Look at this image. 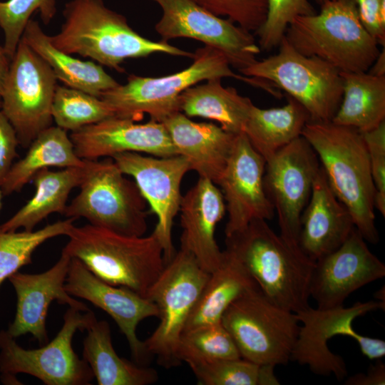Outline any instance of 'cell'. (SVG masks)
<instances>
[{
  "label": "cell",
  "mask_w": 385,
  "mask_h": 385,
  "mask_svg": "<svg viewBox=\"0 0 385 385\" xmlns=\"http://www.w3.org/2000/svg\"><path fill=\"white\" fill-rule=\"evenodd\" d=\"M162 16L155 26L161 41L192 38L220 51L230 66L240 70L255 63L261 48L250 32L229 19L215 16L193 0H148Z\"/></svg>",
  "instance_id": "15"
},
{
  "label": "cell",
  "mask_w": 385,
  "mask_h": 385,
  "mask_svg": "<svg viewBox=\"0 0 385 385\" xmlns=\"http://www.w3.org/2000/svg\"><path fill=\"white\" fill-rule=\"evenodd\" d=\"M379 301L357 302L349 307L343 305L319 309L309 307L295 313L302 325L292 349L290 361L306 365L317 375L333 374L338 380L347 375L343 358L334 354L327 345L334 336H347L358 344L361 353L369 359H381L385 355V342L357 333L353 322L359 317L377 309H384Z\"/></svg>",
  "instance_id": "11"
},
{
  "label": "cell",
  "mask_w": 385,
  "mask_h": 385,
  "mask_svg": "<svg viewBox=\"0 0 385 385\" xmlns=\"http://www.w3.org/2000/svg\"><path fill=\"white\" fill-rule=\"evenodd\" d=\"M366 242L354 227L338 248L315 261L309 294L317 308L343 305L352 292L385 276V265Z\"/></svg>",
  "instance_id": "18"
},
{
  "label": "cell",
  "mask_w": 385,
  "mask_h": 385,
  "mask_svg": "<svg viewBox=\"0 0 385 385\" xmlns=\"http://www.w3.org/2000/svg\"><path fill=\"white\" fill-rule=\"evenodd\" d=\"M193 62L178 72L160 77L130 75L127 82L104 92L101 98L114 115L133 120L147 113L150 120L163 123L179 112V97L189 87L212 78H232L242 81L272 96L277 93L270 82L235 73L227 59L218 50L208 46L197 48Z\"/></svg>",
  "instance_id": "5"
},
{
  "label": "cell",
  "mask_w": 385,
  "mask_h": 385,
  "mask_svg": "<svg viewBox=\"0 0 385 385\" xmlns=\"http://www.w3.org/2000/svg\"><path fill=\"white\" fill-rule=\"evenodd\" d=\"M163 123L177 154L187 160L190 170L216 184L227 165L236 135L212 123L195 122L180 111Z\"/></svg>",
  "instance_id": "24"
},
{
  "label": "cell",
  "mask_w": 385,
  "mask_h": 385,
  "mask_svg": "<svg viewBox=\"0 0 385 385\" xmlns=\"http://www.w3.org/2000/svg\"><path fill=\"white\" fill-rule=\"evenodd\" d=\"M284 37L300 53L319 58L340 72H367L380 52L354 0L327 1L319 14L295 18Z\"/></svg>",
  "instance_id": "6"
},
{
  "label": "cell",
  "mask_w": 385,
  "mask_h": 385,
  "mask_svg": "<svg viewBox=\"0 0 385 385\" xmlns=\"http://www.w3.org/2000/svg\"><path fill=\"white\" fill-rule=\"evenodd\" d=\"M67 236L62 252L78 260L103 282L143 297L166 265L163 248L153 233L125 235L87 224L74 225Z\"/></svg>",
  "instance_id": "4"
},
{
  "label": "cell",
  "mask_w": 385,
  "mask_h": 385,
  "mask_svg": "<svg viewBox=\"0 0 385 385\" xmlns=\"http://www.w3.org/2000/svg\"><path fill=\"white\" fill-rule=\"evenodd\" d=\"M18 145L16 131L0 111V185L14 164Z\"/></svg>",
  "instance_id": "42"
},
{
  "label": "cell",
  "mask_w": 385,
  "mask_h": 385,
  "mask_svg": "<svg viewBox=\"0 0 385 385\" xmlns=\"http://www.w3.org/2000/svg\"><path fill=\"white\" fill-rule=\"evenodd\" d=\"M0 107H1V102H0Z\"/></svg>",
  "instance_id": "49"
},
{
  "label": "cell",
  "mask_w": 385,
  "mask_h": 385,
  "mask_svg": "<svg viewBox=\"0 0 385 385\" xmlns=\"http://www.w3.org/2000/svg\"><path fill=\"white\" fill-rule=\"evenodd\" d=\"M86 160L80 191L63 215L83 217L91 225L122 235L143 236L150 212L135 183L126 178L111 158Z\"/></svg>",
  "instance_id": "7"
},
{
  "label": "cell",
  "mask_w": 385,
  "mask_h": 385,
  "mask_svg": "<svg viewBox=\"0 0 385 385\" xmlns=\"http://www.w3.org/2000/svg\"><path fill=\"white\" fill-rule=\"evenodd\" d=\"M10 61L4 48L0 46V95L4 79L9 71Z\"/></svg>",
  "instance_id": "45"
},
{
  "label": "cell",
  "mask_w": 385,
  "mask_h": 385,
  "mask_svg": "<svg viewBox=\"0 0 385 385\" xmlns=\"http://www.w3.org/2000/svg\"><path fill=\"white\" fill-rule=\"evenodd\" d=\"M85 167L64 168L54 171L48 168L40 170L31 180L35 187L32 197L1 224L0 229L16 231L23 228L32 231L51 214L63 215L69 194L81 184Z\"/></svg>",
  "instance_id": "27"
},
{
  "label": "cell",
  "mask_w": 385,
  "mask_h": 385,
  "mask_svg": "<svg viewBox=\"0 0 385 385\" xmlns=\"http://www.w3.org/2000/svg\"><path fill=\"white\" fill-rule=\"evenodd\" d=\"M360 21L366 30L384 46L385 0H354Z\"/></svg>",
  "instance_id": "41"
},
{
  "label": "cell",
  "mask_w": 385,
  "mask_h": 385,
  "mask_svg": "<svg viewBox=\"0 0 385 385\" xmlns=\"http://www.w3.org/2000/svg\"><path fill=\"white\" fill-rule=\"evenodd\" d=\"M202 385H262V365L243 358L188 364Z\"/></svg>",
  "instance_id": "37"
},
{
  "label": "cell",
  "mask_w": 385,
  "mask_h": 385,
  "mask_svg": "<svg viewBox=\"0 0 385 385\" xmlns=\"http://www.w3.org/2000/svg\"><path fill=\"white\" fill-rule=\"evenodd\" d=\"M380 359H376L375 364L369 366L366 374L358 373L347 378L344 384L384 385L385 365Z\"/></svg>",
  "instance_id": "43"
},
{
  "label": "cell",
  "mask_w": 385,
  "mask_h": 385,
  "mask_svg": "<svg viewBox=\"0 0 385 385\" xmlns=\"http://www.w3.org/2000/svg\"><path fill=\"white\" fill-rule=\"evenodd\" d=\"M179 211L183 229L180 249L191 254L205 271L212 272L223 256L215 236L217 225L226 212L220 189L212 180L199 177L182 195Z\"/></svg>",
  "instance_id": "22"
},
{
  "label": "cell",
  "mask_w": 385,
  "mask_h": 385,
  "mask_svg": "<svg viewBox=\"0 0 385 385\" xmlns=\"http://www.w3.org/2000/svg\"><path fill=\"white\" fill-rule=\"evenodd\" d=\"M64 287L72 297L86 300L110 315L125 335L135 362H148L150 355L136 329L143 319L158 317L153 302L128 288L103 282L76 258L71 259Z\"/></svg>",
  "instance_id": "19"
},
{
  "label": "cell",
  "mask_w": 385,
  "mask_h": 385,
  "mask_svg": "<svg viewBox=\"0 0 385 385\" xmlns=\"http://www.w3.org/2000/svg\"><path fill=\"white\" fill-rule=\"evenodd\" d=\"M302 136L317 153L331 188L349 211L356 230L366 242L376 244L375 188L361 133L332 121H309Z\"/></svg>",
  "instance_id": "3"
},
{
  "label": "cell",
  "mask_w": 385,
  "mask_h": 385,
  "mask_svg": "<svg viewBox=\"0 0 385 385\" xmlns=\"http://www.w3.org/2000/svg\"><path fill=\"white\" fill-rule=\"evenodd\" d=\"M365 142L375 188L374 206L385 216V121L376 128L361 133Z\"/></svg>",
  "instance_id": "40"
},
{
  "label": "cell",
  "mask_w": 385,
  "mask_h": 385,
  "mask_svg": "<svg viewBox=\"0 0 385 385\" xmlns=\"http://www.w3.org/2000/svg\"><path fill=\"white\" fill-rule=\"evenodd\" d=\"M217 16H225L247 31L256 33L267 14V0H193Z\"/></svg>",
  "instance_id": "39"
},
{
  "label": "cell",
  "mask_w": 385,
  "mask_h": 385,
  "mask_svg": "<svg viewBox=\"0 0 385 385\" xmlns=\"http://www.w3.org/2000/svg\"><path fill=\"white\" fill-rule=\"evenodd\" d=\"M69 136L76 153L83 160L112 158L125 152L178 155L163 123L153 120L136 123L113 115L71 132Z\"/></svg>",
  "instance_id": "21"
},
{
  "label": "cell",
  "mask_w": 385,
  "mask_h": 385,
  "mask_svg": "<svg viewBox=\"0 0 385 385\" xmlns=\"http://www.w3.org/2000/svg\"><path fill=\"white\" fill-rule=\"evenodd\" d=\"M279 46L276 54L257 60L240 72L284 91L305 108L309 121H332L343 96L341 72L319 58L300 53L284 36Z\"/></svg>",
  "instance_id": "8"
},
{
  "label": "cell",
  "mask_w": 385,
  "mask_h": 385,
  "mask_svg": "<svg viewBox=\"0 0 385 385\" xmlns=\"http://www.w3.org/2000/svg\"><path fill=\"white\" fill-rule=\"evenodd\" d=\"M71 259L61 252L56 263L45 272L29 274L18 271L9 277L17 299L16 314L7 329L14 338L30 334L40 345L46 344V321L53 301L81 312L90 310L65 289Z\"/></svg>",
  "instance_id": "20"
},
{
  "label": "cell",
  "mask_w": 385,
  "mask_h": 385,
  "mask_svg": "<svg viewBox=\"0 0 385 385\" xmlns=\"http://www.w3.org/2000/svg\"><path fill=\"white\" fill-rule=\"evenodd\" d=\"M89 310L68 307L63 324L55 338L43 346L27 349L21 346L7 330L0 331V372L2 381L10 382L17 374H26L46 385H89L93 374L72 346L76 332H83L94 319Z\"/></svg>",
  "instance_id": "10"
},
{
  "label": "cell",
  "mask_w": 385,
  "mask_h": 385,
  "mask_svg": "<svg viewBox=\"0 0 385 385\" xmlns=\"http://www.w3.org/2000/svg\"><path fill=\"white\" fill-rule=\"evenodd\" d=\"M341 75L343 96L332 122L364 133L385 121V76L368 72Z\"/></svg>",
  "instance_id": "32"
},
{
  "label": "cell",
  "mask_w": 385,
  "mask_h": 385,
  "mask_svg": "<svg viewBox=\"0 0 385 385\" xmlns=\"http://www.w3.org/2000/svg\"><path fill=\"white\" fill-rule=\"evenodd\" d=\"M119 169L132 177L149 205L150 213L157 217L152 233L159 241L165 264L175 254L172 240L175 217L179 212L182 180L190 170L187 160L180 155L169 157L145 156L135 152H125L111 158Z\"/></svg>",
  "instance_id": "16"
},
{
  "label": "cell",
  "mask_w": 385,
  "mask_h": 385,
  "mask_svg": "<svg viewBox=\"0 0 385 385\" xmlns=\"http://www.w3.org/2000/svg\"><path fill=\"white\" fill-rule=\"evenodd\" d=\"M59 31L49 36L58 49L78 54L101 66L122 72L127 58L146 57L156 53L192 58L194 53L140 35L126 18L109 8L103 0H70L63 11Z\"/></svg>",
  "instance_id": "1"
},
{
  "label": "cell",
  "mask_w": 385,
  "mask_h": 385,
  "mask_svg": "<svg viewBox=\"0 0 385 385\" xmlns=\"http://www.w3.org/2000/svg\"><path fill=\"white\" fill-rule=\"evenodd\" d=\"M266 161L242 132L236 135L227 165L216 185L222 193L228 220L225 237L255 220H270L274 210L264 188Z\"/></svg>",
  "instance_id": "17"
},
{
  "label": "cell",
  "mask_w": 385,
  "mask_h": 385,
  "mask_svg": "<svg viewBox=\"0 0 385 385\" xmlns=\"http://www.w3.org/2000/svg\"><path fill=\"white\" fill-rule=\"evenodd\" d=\"M319 168L317 153L302 135L266 161L265 193L277 214L279 235L292 245L299 246L300 218Z\"/></svg>",
  "instance_id": "14"
},
{
  "label": "cell",
  "mask_w": 385,
  "mask_h": 385,
  "mask_svg": "<svg viewBox=\"0 0 385 385\" xmlns=\"http://www.w3.org/2000/svg\"><path fill=\"white\" fill-rule=\"evenodd\" d=\"M209 275L191 254L180 249L145 296L156 305L160 322L144 344L166 369L181 364L177 356L179 340Z\"/></svg>",
  "instance_id": "12"
},
{
  "label": "cell",
  "mask_w": 385,
  "mask_h": 385,
  "mask_svg": "<svg viewBox=\"0 0 385 385\" xmlns=\"http://www.w3.org/2000/svg\"><path fill=\"white\" fill-rule=\"evenodd\" d=\"M27 148L25 155L12 165L1 183L4 195L20 191L41 169L86 165V160L76 153L67 131L58 126L51 125L41 132Z\"/></svg>",
  "instance_id": "31"
},
{
  "label": "cell",
  "mask_w": 385,
  "mask_h": 385,
  "mask_svg": "<svg viewBox=\"0 0 385 385\" xmlns=\"http://www.w3.org/2000/svg\"><path fill=\"white\" fill-rule=\"evenodd\" d=\"M225 244L274 304L293 313L310 307L315 261L299 245L275 233L267 220H252L241 231L225 237Z\"/></svg>",
  "instance_id": "2"
},
{
  "label": "cell",
  "mask_w": 385,
  "mask_h": 385,
  "mask_svg": "<svg viewBox=\"0 0 385 385\" xmlns=\"http://www.w3.org/2000/svg\"><path fill=\"white\" fill-rule=\"evenodd\" d=\"M3 197H4V194L1 191V189L0 188V210L1 209V207H2V200H3Z\"/></svg>",
  "instance_id": "47"
},
{
  "label": "cell",
  "mask_w": 385,
  "mask_h": 385,
  "mask_svg": "<svg viewBox=\"0 0 385 385\" xmlns=\"http://www.w3.org/2000/svg\"><path fill=\"white\" fill-rule=\"evenodd\" d=\"M283 106L250 108L242 133L254 149L267 161L278 150L302 135L309 116L305 108L286 96Z\"/></svg>",
  "instance_id": "30"
},
{
  "label": "cell",
  "mask_w": 385,
  "mask_h": 385,
  "mask_svg": "<svg viewBox=\"0 0 385 385\" xmlns=\"http://www.w3.org/2000/svg\"><path fill=\"white\" fill-rule=\"evenodd\" d=\"M86 330L83 359L89 365L98 385H149L158 381L155 369L118 355L108 322L96 318Z\"/></svg>",
  "instance_id": "26"
},
{
  "label": "cell",
  "mask_w": 385,
  "mask_h": 385,
  "mask_svg": "<svg viewBox=\"0 0 385 385\" xmlns=\"http://www.w3.org/2000/svg\"><path fill=\"white\" fill-rule=\"evenodd\" d=\"M111 108L101 98L78 89L58 86L52 104L56 126L73 132L113 116Z\"/></svg>",
  "instance_id": "34"
},
{
  "label": "cell",
  "mask_w": 385,
  "mask_h": 385,
  "mask_svg": "<svg viewBox=\"0 0 385 385\" xmlns=\"http://www.w3.org/2000/svg\"><path fill=\"white\" fill-rule=\"evenodd\" d=\"M253 103L233 87H224L221 78L192 86L179 97L180 111L188 117H201L218 122L232 134L242 132Z\"/></svg>",
  "instance_id": "29"
},
{
  "label": "cell",
  "mask_w": 385,
  "mask_h": 385,
  "mask_svg": "<svg viewBox=\"0 0 385 385\" xmlns=\"http://www.w3.org/2000/svg\"><path fill=\"white\" fill-rule=\"evenodd\" d=\"M36 11H38L45 24H49L56 14V0L0 1V28L4 34L3 48L10 60L31 15Z\"/></svg>",
  "instance_id": "36"
},
{
  "label": "cell",
  "mask_w": 385,
  "mask_h": 385,
  "mask_svg": "<svg viewBox=\"0 0 385 385\" xmlns=\"http://www.w3.org/2000/svg\"><path fill=\"white\" fill-rule=\"evenodd\" d=\"M177 356L180 362L188 364L241 358L234 340L221 322L183 332Z\"/></svg>",
  "instance_id": "35"
},
{
  "label": "cell",
  "mask_w": 385,
  "mask_h": 385,
  "mask_svg": "<svg viewBox=\"0 0 385 385\" xmlns=\"http://www.w3.org/2000/svg\"><path fill=\"white\" fill-rule=\"evenodd\" d=\"M369 73L377 76H385V53L384 49L382 52H379L377 58L369 69Z\"/></svg>",
  "instance_id": "44"
},
{
  "label": "cell",
  "mask_w": 385,
  "mask_h": 385,
  "mask_svg": "<svg viewBox=\"0 0 385 385\" xmlns=\"http://www.w3.org/2000/svg\"><path fill=\"white\" fill-rule=\"evenodd\" d=\"M21 38L46 62L57 80L68 87L100 98L119 84L101 65L78 59L56 48L35 20H29Z\"/></svg>",
  "instance_id": "25"
},
{
  "label": "cell",
  "mask_w": 385,
  "mask_h": 385,
  "mask_svg": "<svg viewBox=\"0 0 385 385\" xmlns=\"http://www.w3.org/2000/svg\"><path fill=\"white\" fill-rule=\"evenodd\" d=\"M317 4H319L320 6L323 5L324 3H326L329 0H314Z\"/></svg>",
  "instance_id": "48"
},
{
  "label": "cell",
  "mask_w": 385,
  "mask_h": 385,
  "mask_svg": "<svg viewBox=\"0 0 385 385\" xmlns=\"http://www.w3.org/2000/svg\"><path fill=\"white\" fill-rule=\"evenodd\" d=\"M76 220L66 217L32 231L0 229V287L5 279L22 267L32 263L34 252L43 243L60 235L67 236Z\"/></svg>",
  "instance_id": "33"
},
{
  "label": "cell",
  "mask_w": 385,
  "mask_h": 385,
  "mask_svg": "<svg viewBox=\"0 0 385 385\" xmlns=\"http://www.w3.org/2000/svg\"><path fill=\"white\" fill-rule=\"evenodd\" d=\"M384 287H383L375 293V298H376L379 302L385 303V300L382 299V297H384Z\"/></svg>",
  "instance_id": "46"
},
{
  "label": "cell",
  "mask_w": 385,
  "mask_h": 385,
  "mask_svg": "<svg viewBox=\"0 0 385 385\" xmlns=\"http://www.w3.org/2000/svg\"><path fill=\"white\" fill-rule=\"evenodd\" d=\"M57 78L46 62L22 38L10 61L0 95V111L27 148L51 126Z\"/></svg>",
  "instance_id": "13"
},
{
  "label": "cell",
  "mask_w": 385,
  "mask_h": 385,
  "mask_svg": "<svg viewBox=\"0 0 385 385\" xmlns=\"http://www.w3.org/2000/svg\"><path fill=\"white\" fill-rule=\"evenodd\" d=\"M221 323L242 358L274 366L290 361L300 327L295 313L274 304L258 285L230 304Z\"/></svg>",
  "instance_id": "9"
},
{
  "label": "cell",
  "mask_w": 385,
  "mask_h": 385,
  "mask_svg": "<svg viewBox=\"0 0 385 385\" xmlns=\"http://www.w3.org/2000/svg\"><path fill=\"white\" fill-rule=\"evenodd\" d=\"M257 284L228 250L219 267L210 273L183 332L221 322L230 304Z\"/></svg>",
  "instance_id": "28"
},
{
  "label": "cell",
  "mask_w": 385,
  "mask_h": 385,
  "mask_svg": "<svg viewBox=\"0 0 385 385\" xmlns=\"http://www.w3.org/2000/svg\"><path fill=\"white\" fill-rule=\"evenodd\" d=\"M354 227L349 211L333 192L320 165L300 218V248L316 261L338 248Z\"/></svg>",
  "instance_id": "23"
},
{
  "label": "cell",
  "mask_w": 385,
  "mask_h": 385,
  "mask_svg": "<svg viewBox=\"0 0 385 385\" xmlns=\"http://www.w3.org/2000/svg\"><path fill=\"white\" fill-rule=\"evenodd\" d=\"M267 2L266 20L255 33L259 38V46L265 51L279 46L295 18L317 13L308 0H267Z\"/></svg>",
  "instance_id": "38"
}]
</instances>
